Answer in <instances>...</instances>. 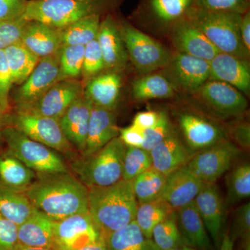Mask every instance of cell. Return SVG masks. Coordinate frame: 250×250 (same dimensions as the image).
I'll list each match as a JSON object with an SVG mask.
<instances>
[{
    "instance_id": "cell-1",
    "label": "cell",
    "mask_w": 250,
    "mask_h": 250,
    "mask_svg": "<svg viewBox=\"0 0 250 250\" xmlns=\"http://www.w3.org/2000/svg\"><path fill=\"white\" fill-rule=\"evenodd\" d=\"M88 189L71 172L36 174L35 181L22 191L32 205L58 221L88 213Z\"/></svg>"
},
{
    "instance_id": "cell-2",
    "label": "cell",
    "mask_w": 250,
    "mask_h": 250,
    "mask_svg": "<svg viewBox=\"0 0 250 250\" xmlns=\"http://www.w3.org/2000/svg\"><path fill=\"white\" fill-rule=\"evenodd\" d=\"M88 189V213L104 236L134 221L139 203L132 182L122 179L108 187Z\"/></svg>"
},
{
    "instance_id": "cell-3",
    "label": "cell",
    "mask_w": 250,
    "mask_h": 250,
    "mask_svg": "<svg viewBox=\"0 0 250 250\" xmlns=\"http://www.w3.org/2000/svg\"><path fill=\"white\" fill-rule=\"evenodd\" d=\"M242 15L208 11L195 5L188 11L186 17L205 34L219 52L249 60L250 54L243 45L240 31Z\"/></svg>"
},
{
    "instance_id": "cell-4",
    "label": "cell",
    "mask_w": 250,
    "mask_h": 250,
    "mask_svg": "<svg viewBox=\"0 0 250 250\" xmlns=\"http://www.w3.org/2000/svg\"><path fill=\"white\" fill-rule=\"evenodd\" d=\"M126 149L118 136L91 155L74 159L72 170L87 188L113 185L123 179Z\"/></svg>"
},
{
    "instance_id": "cell-5",
    "label": "cell",
    "mask_w": 250,
    "mask_h": 250,
    "mask_svg": "<svg viewBox=\"0 0 250 250\" xmlns=\"http://www.w3.org/2000/svg\"><path fill=\"white\" fill-rule=\"evenodd\" d=\"M1 139L7 145V150L36 174L70 172L57 152L30 139L14 126H4Z\"/></svg>"
},
{
    "instance_id": "cell-6",
    "label": "cell",
    "mask_w": 250,
    "mask_h": 250,
    "mask_svg": "<svg viewBox=\"0 0 250 250\" xmlns=\"http://www.w3.org/2000/svg\"><path fill=\"white\" fill-rule=\"evenodd\" d=\"M98 0H30L27 1L22 19L38 22L60 29L89 15L98 14Z\"/></svg>"
},
{
    "instance_id": "cell-7",
    "label": "cell",
    "mask_w": 250,
    "mask_h": 250,
    "mask_svg": "<svg viewBox=\"0 0 250 250\" xmlns=\"http://www.w3.org/2000/svg\"><path fill=\"white\" fill-rule=\"evenodd\" d=\"M128 57L143 74L151 73L168 65L172 54L161 42L128 22L120 26Z\"/></svg>"
},
{
    "instance_id": "cell-8",
    "label": "cell",
    "mask_w": 250,
    "mask_h": 250,
    "mask_svg": "<svg viewBox=\"0 0 250 250\" xmlns=\"http://www.w3.org/2000/svg\"><path fill=\"white\" fill-rule=\"evenodd\" d=\"M14 126L28 137L56 152L73 157L75 148L62 132L58 120L16 111L6 113L4 126Z\"/></svg>"
},
{
    "instance_id": "cell-9",
    "label": "cell",
    "mask_w": 250,
    "mask_h": 250,
    "mask_svg": "<svg viewBox=\"0 0 250 250\" xmlns=\"http://www.w3.org/2000/svg\"><path fill=\"white\" fill-rule=\"evenodd\" d=\"M241 149L231 141L220 140L192 154L188 167L205 183H215L231 167Z\"/></svg>"
},
{
    "instance_id": "cell-10",
    "label": "cell",
    "mask_w": 250,
    "mask_h": 250,
    "mask_svg": "<svg viewBox=\"0 0 250 250\" xmlns=\"http://www.w3.org/2000/svg\"><path fill=\"white\" fill-rule=\"evenodd\" d=\"M83 95L82 83L65 79L31 103L16 105V111L60 119L74 102Z\"/></svg>"
},
{
    "instance_id": "cell-11",
    "label": "cell",
    "mask_w": 250,
    "mask_h": 250,
    "mask_svg": "<svg viewBox=\"0 0 250 250\" xmlns=\"http://www.w3.org/2000/svg\"><path fill=\"white\" fill-rule=\"evenodd\" d=\"M167 77L174 88L196 94L209 80V62L180 52L172 54L166 68Z\"/></svg>"
},
{
    "instance_id": "cell-12",
    "label": "cell",
    "mask_w": 250,
    "mask_h": 250,
    "mask_svg": "<svg viewBox=\"0 0 250 250\" xmlns=\"http://www.w3.org/2000/svg\"><path fill=\"white\" fill-rule=\"evenodd\" d=\"M54 250H78L101 235L89 213L72 215L54 221Z\"/></svg>"
},
{
    "instance_id": "cell-13",
    "label": "cell",
    "mask_w": 250,
    "mask_h": 250,
    "mask_svg": "<svg viewBox=\"0 0 250 250\" xmlns=\"http://www.w3.org/2000/svg\"><path fill=\"white\" fill-rule=\"evenodd\" d=\"M195 95L215 114L223 118L241 116L248 106L246 95L219 81L208 80Z\"/></svg>"
},
{
    "instance_id": "cell-14",
    "label": "cell",
    "mask_w": 250,
    "mask_h": 250,
    "mask_svg": "<svg viewBox=\"0 0 250 250\" xmlns=\"http://www.w3.org/2000/svg\"><path fill=\"white\" fill-rule=\"evenodd\" d=\"M62 80L65 79L61 71L59 53L40 59L30 75L15 93L16 105L34 101Z\"/></svg>"
},
{
    "instance_id": "cell-15",
    "label": "cell",
    "mask_w": 250,
    "mask_h": 250,
    "mask_svg": "<svg viewBox=\"0 0 250 250\" xmlns=\"http://www.w3.org/2000/svg\"><path fill=\"white\" fill-rule=\"evenodd\" d=\"M171 42L177 52L210 62L219 51L187 17L170 25Z\"/></svg>"
},
{
    "instance_id": "cell-16",
    "label": "cell",
    "mask_w": 250,
    "mask_h": 250,
    "mask_svg": "<svg viewBox=\"0 0 250 250\" xmlns=\"http://www.w3.org/2000/svg\"><path fill=\"white\" fill-rule=\"evenodd\" d=\"M204 184L187 164L167 176L160 197L176 210L193 202Z\"/></svg>"
},
{
    "instance_id": "cell-17",
    "label": "cell",
    "mask_w": 250,
    "mask_h": 250,
    "mask_svg": "<svg viewBox=\"0 0 250 250\" xmlns=\"http://www.w3.org/2000/svg\"><path fill=\"white\" fill-rule=\"evenodd\" d=\"M209 80L234 87L246 96L250 93V65L248 59L218 52L209 62Z\"/></svg>"
},
{
    "instance_id": "cell-18",
    "label": "cell",
    "mask_w": 250,
    "mask_h": 250,
    "mask_svg": "<svg viewBox=\"0 0 250 250\" xmlns=\"http://www.w3.org/2000/svg\"><path fill=\"white\" fill-rule=\"evenodd\" d=\"M178 123L188 146L195 152L226 138V134L220 126L195 113H181Z\"/></svg>"
},
{
    "instance_id": "cell-19",
    "label": "cell",
    "mask_w": 250,
    "mask_h": 250,
    "mask_svg": "<svg viewBox=\"0 0 250 250\" xmlns=\"http://www.w3.org/2000/svg\"><path fill=\"white\" fill-rule=\"evenodd\" d=\"M97 40L103 53L105 71L121 72L127 65L129 57L120 31V26L111 16L100 22Z\"/></svg>"
},
{
    "instance_id": "cell-20",
    "label": "cell",
    "mask_w": 250,
    "mask_h": 250,
    "mask_svg": "<svg viewBox=\"0 0 250 250\" xmlns=\"http://www.w3.org/2000/svg\"><path fill=\"white\" fill-rule=\"evenodd\" d=\"M93 104L84 94L70 105L59 120L67 141L81 153L84 152Z\"/></svg>"
},
{
    "instance_id": "cell-21",
    "label": "cell",
    "mask_w": 250,
    "mask_h": 250,
    "mask_svg": "<svg viewBox=\"0 0 250 250\" xmlns=\"http://www.w3.org/2000/svg\"><path fill=\"white\" fill-rule=\"evenodd\" d=\"M207 232L215 245L221 241L223 223V203L215 183H205L194 200Z\"/></svg>"
},
{
    "instance_id": "cell-22",
    "label": "cell",
    "mask_w": 250,
    "mask_h": 250,
    "mask_svg": "<svg viewBox=\"0 0 250 250\" xmlns=\"http://www.w3.org/2000/svg\"><path fill=\"white\" fill-rule=\"evenodd\" d=\"M119 133L114 112L93 104L84 152L81 156L85 157L98 152L112 140L119 136Z\"/></svg>"
},
{
    "instance_id": "cell-23",
    "label": "cell",
    "mask_w": 250,
    "mask_h": 250,
    "mask_svg": "<svg viewBox=\"0 0 250 250\" xmlns=\"http://www.w3.org/2000/svg\"><path fill=\"white\" fill-rule=\"evenodd\" d=\"M149 152L152 167L166 176L187 165L193 154L174 129Z\"/></svg>"
},
{
    "instance_id": "cell-24",
    "label": "cell",
    "mask_w": 250,
    "mask_h": 250,
    "mask_svg": "<svg viewBox=\"0 0 250 250\" xmlns=\"http://www.w3.org/2000/svg\"><path fill=\"white\" fill-rule=\"evenodd\" d=\"M176 222L184 245L200 250H210L209 236L194 201L175 210Z\"/></svg>"
},
{
    "instance_id": "cell-25",
    "label": "cell",
    "mask_w": 250,
    "mask_h": 250,
    "mask_svg": "<svg viewBox=\"0 0 250 250\" xmlns=\"http://www.w3.org/2000/svg\"><path fill=\"white\" fill-rule=\"evenodd\" d=\"M122 83L119 72H103L88 81L83 94L94 106L114 111L119 101Z\"/></svg>"
},
{
    "instance_id": "cell-26",
    "label": "cell",
    "mask_w": 250,
    "mask_h": 250,
    "mask_svg": "<svg viewBox=\"0 0 250 250\" xmlns=\"http://www.w3.org/2000/svg\"><path fill=\"white\" fill-rule=\"evenodd\" d=\"M21 42L39 59L58 54L62 46L58 29L38 22H27Z\"/></svg>"
},
{
    "instance_id": "cell-27",
    "label": "cell",
    "mask_w": 250,
    "mask_h": 250,
    "mask_svg": "<svg viewBox=\"0 0 250 250\" xmlns=\"http://www.w3.org/2000/svg\"><path fill=\"white\" fill-rule=\"evenodd\" d=\"M18 239L22 246L54 250L53 220L41 210H36L18 226Z\"/></svg>"
},
{
    "instance_id": "cell-28",
    "label": "cell",
    "mask_w": 250,
    "mask_h": 250,
    "mask_svg": "<svg viewBox=\"0 0 250 250\" xmlns=\"http://www.w3.org/2000/svg\"><path fill=\"white\" fill-rule=\"evenodd\" d=\"M36 174L6 149L0 153V184L24 191L35 181Z\"/></svg>"
},
{
    "instance_id": "cell-29",
    "label": "cell",
    "mask_w": 250,
    "mask_h": 250,
    "mask_svg": "<svg viewBox=\"0 0 250 250\" xmlns=\"http://www.w3.org/2000/svg\"><path fill=\"white\" fill-rule=\"evenodd\" d=\"M37 210L24 192L0 184V215L1 216L19 226Z\"/></svg>"
},
{
    "instance_id": "cell-30",
    "label": "cell",
    "mask_w": 250,
    "mask_h": 250,
    "mask_svg": "<svg viewBox=\"0 0 250 250\" xmlns=\"http://www.w3.org/2000/svg\"><path fill=\"white\" fill-rule=\"evenodd\" d=\"M106 238L108 250H160L152 238L143 234L135 220Z\"/></svg>"
},
{
    "instance_id": "cell-31",
    "label": "cell",
    "mask_w": 250,
    "mask_h": 250,
    "mask_svg": "<svg viewBox=\"0 0 250 250\" xmlns=\"http://www.w3.org/2000/svg\"><path fill=\"white\" fill-rule=\"evenodd\" d=\"M13 83L21 85L30 75L40 59L30 52L21 41L4 49Z\"/></svg>"
},
{
    "instance_id": "cell-32",
    "label": "cell",
    "mask_w": 250,
    "mask_h": 250,
    "mask_svg": "<svg viewBox=\"0 0 250 250\" xmlns=\"http://www.w3.org/2000/svg\"><path fill=\"white\" fill-rule=\"evenodd\" d=\"M174 86L170 80L160 74H148L132 83V94L138 101L173 97Z\"/></svg>"
},
{
    "instance_id": "cell-33",
    "label": "cell",
    "mask_w": 250,
    "mask_h": 250,
    "mask_svg": "<svg viewBox=\"0 0 250 250\" xmlns=\"http://www.w3.org/2000/svg\"><path fill=\"white\" fill-rule=\"evenodd\" d=\"M98 14L81 18L68 27L59 30L62 45H83L98 37L100 25Z\"/></svg>"
},
{
    "instance_id": "cell-34",
    "label": "cell",
    "mask_w": 250,
    "mask_h": 250,
    "mask_svg": "<svg viewBox=\"0 0 250 250\" xmlns=\"http://www.w3.org/2000/svg\"><path fill=\"white\" fill-rule=\"evenodd\" d=\"M175 211L162 198L139 204L136 210L135 222L143 234L152 238L153 229L161 221Z\"/></svg>"
},
{
    "instance_id": "cell-35",
    "label": "cell",
    "mask_w": 250,
    "mask_h": 250,
    "mask_svg": "<svg viewBox=\"0 0 250 250\" xmlns=\"http://www.w3.org/2000/svg\"><path fill=\"white\" fill-rule=\"evenodd\" d=\"M167 176L152 167L132 181L133 189L138 203L156 200L161 197Z\"/></svg>"
},
{
    "instance_id": "cell-36",
    "label": "cell",
    "mask_w": 250,
    "mask_h": 250,
    "mask_svg": "<svg viewBox=\"0 0 250 250\" xmlns=\"http://www.w3.org/2000/svg\"><path fill=\"white\" fill-rule=\"evenodd\" d=\"M227 202L234 205L250 196V163L235 167L226 177Z\"/></svg>"
},
{
    "instance_id": "cell-37",
    "label": "cell",
    "mask_w": 250,
    "mask_h": 250,
    "mask_svg": "<svg viewBox=\"0 0 250 250\" xmlns=\"http://www.w3.org/2000/svg\"><path fill=\"white\" fill-rule=\"evenodd\" d=\"M195 0H149L151 14L157 21L172 24L187 16Z\"/></svg>"
},
{
    "instance_id": "cell-38",
    "label": "cell",
    "mask_w": 250,
    "mask_h": 250,
    "mask_svg": "<svg viewBox=\"0 0 250 250\" xmlns=\"http://www.w3.org/2000/svg\"><path fill=\"white\" fill-rule=\"evenodd\" d=\"M152 239L160 250L184 246L176 222L175 211L156 225L153 229Z\"/></svg>"
},
{
    "instance_id": "cell-39",
    "label": "cell",
    "mask_w": 250,
    "mask_h": 250,
    "mask_svg": "<svg viewBox=\"0 0 250 250\" xmlns=\"http://www.w3.org/2000/svg\"><path fill=\"white\" fill-rule=\"evenodd\" d=\"M152 167L150 152L143 148L126 147L123 161V179L132 182Z\"/></svg>"
},
{
    "instance_id": "cell-40",
    "label": "cell",
    "mask_w": 250,
    "mask_h": 250,
    "mask_svg": "<svg viewBox=\"0 0 250 250\" xmlns=\"http://www.w3.org/2000/svg\"><path fill=\"white\" fill-rule=\"evenodd\" d=\"M85 46L62 45L59 52L61 71L64 79L75 80L83 69Z\"/></svg>"
},
{
    "instance_id": "cell-41",
    "label": "cell",
    "mask_w": 250,
    "mask_h": 250,
    "mask_svg": "<svg viewBox=\"0 0 250 250\" xmlns=\"http://www.w3.org/2000/svg\"><path fill=\"white\" fill-rule=\"evenodd\" d=\"M234 241L241 240L238 250H250V204L241 206L234 212L233 232L230 233Z\"/></svg>"
},
{
    "instance_id": "cell-42",
    "label": "cell",
    "mask_w": 250,
    "mask_h": 250,
    "mask_svg": "<svg viewBox=\"0 0 250 250\" xmlns=\"http://www.w3.org/2000/svg\"><path fill=\"white\" fill-rule=\"evenodd\" d=\"M105 71L104 62L98 40L90 41L85 45L84 58L82 75L89 80Z\"/></svg>"
},
{
    "instance_id": "cell-43",
    "label": "cell",
    "mask_w": 250,
    "mask_h": 250,
    "mask_svg": "<svg viewBox=\"0 0 250 250\" xmlns=\"http://www.w3.org/2000/svg\"><path fill=\"white\" fill-rule=\"evenodd\" d=\"M168 116L164 112H160V118L152 127L145 130V141L143 149L150 152L153 148L166 139L174 130Z\"/></svg>"
},
{
    "instance_id": "cell-44",
    "label": "cell",
    "mask_w": 250,
    "mask_h": 250,
    "mask_svg": "<svg viewBox=\"0 0 250 250\" xmlns=\"http://www.w3.org/2000/svg\"><path fill=\"white\" fill-rule=\"evenodd\" d=\"M250 0H195L200 9L243 14L249 11Z\"/></svg>"
},
{
    "instance_id": "cell-45",
    "label": "cell",
    "mask_w": 250,
    "mask_h": 250,
    "mask_svg": "<svg viewBox=\"0 0 250 250\" xmlns=\"http://www.w3.org/2000/svg\"><path fill=\"white\" fill-rule=\"evenodd\" d=\"M27 21L21 19L10 22H0V50L21 41L23 29Z\"/></svg>"
},
{
    "instance_id": "cell-46",
    "label": "cell",
    "mask_w": 250,
    "mask_h": 250,
    "mask_svg": "<svg viewBox=\"0 0 250 250\" xmlns=\"http://www.w3.org/2000/svg\"><path fill=\"white\" fill-rule=\"evenodd\" d=\"M13 84L12 77L4 51L0 50V105L6 113L9 111V93Z\"/></svg>"
},
{
    "instance_id": "cell-47",
    "label": "cell",
    "mask_w": 250,
    "mask_h": 250,
    "mask_svg": "<svg viewBox=\"0 0 250 250\" xmlns=\"http://www.w3.org/2000/svg\"><path fill=\"white\" fill-rule=\"evenodd\" d=\"M18 225L0 215V250H16Z\"/></svg>"
},
{
    "instance_id": "cell-48",
    "label": "cell",
    "mask_w": 250,
    "mask_h": 250,
    "mask_svg": "<svg viewBox=\"0 0 250 250\" xmlns=\"http://www.w3.org/2000/svg\"><path fill=\"white\" fill-rule=\"evenodd\" d=\"M27 0H0V22L22 19Z\"/></svg>"
},
{
    "instance_id": "cell-49",
    "label": "cell",
    "mask_w": 250,
    "mask_h": 250,
    "mask_svg": "<svg viewBox=\"0 0 250 250\" xmlns=\"http://www.w3.org/2000/svg\"><path fill=\"white\" fill-rule=\"evenodd\" d=\"M119 137L126 147L142 148L145 141L144 131L131 125L120 129Z\"/></svg>"
},
{
    "instance_id": "cell-50",
    "label": "cell",
    "mask_w": 250,
    "mask_h": 250,
    "mask_svg": "<svg viewBox=\"0 0 250 250\" xmlns=\"http://www.w3.org/2000/svg\"><path fill=\"white\" fill-rule=\"evenodd\" d=\"M231 137L237 147L248 150L250 147V126L247 122H241L233 126Z\"/></svg>"
},
{
    "instance_id": "cell-51",
    "label": "cell",
    "mask_w": 250,
    "mask_h": 250,
    "mask_svg": "<svg viewBox=\"0 0 250 250\" xmlns=\"http://www.w3.org/2000/svg\"><path fill=\"white\" fill-rule=\"evenodd\" d=\"M159 118H160V112L153 111L140 112L135 116L131 125L145 131L155 125L159 121Z\"/></svg>"
},
{
    "instance_id": "cell-52",
    "label": "cell",
    "mask_w": 250,
    "mask_h": 250,
    "mask_svg": "<svg viewBox=\"0 0 250 250\" xmlns=\"http://www.w3.org/2000/svg\"><path fill=\"white\" fill-rule=\"evenodd\" d=\"M240 31L243 45L250 54V12L247 11L242 15Z\"/></svg>"
},
{
    "instance_id": "cell-53",
    "label": "cell",
    "mask_w": 250,
    "mask_h": 250,
    "mask_svg": "<svg viewBox=\"0 0 250 250\" xmlns=\"http://www.w3.org/2000/svg\"><path fill=\"white\" fill-rule=\"evenodd\" d=\"M78 250H108L106 236L100 235L96 241L87 245Z\"/></svg>"
},
{
    "instance_id": "cell-54",
    "label": "cell",
    "mask_w": 250,
    "mask_h": 250,
    "mask_svg": "<svg viewBox=\"0 0 250 250\" xmlns=\"http://www.w3.org/2000/svg\"><path fill=\"white\" fill-rule=\"evenodd\" d=\"M220 246V250H234V241L228 231L222 236Z\"/></svg>"
},
{
    "instance_id": "cell-55",
    "label": "cell",
    "mask_w": 250,
    "mask_h": 250,
    "mask_svg": "<svg viewBox=\"0 0 250 250\" xmlns=\"http://www.w3.org/2000/svg\"><path fill=\"white\" fill-rule=\"evenodd\" d=\"M6 114V112L3 110L0 105V140L1 139V132H2V129L4 126V117Z\"/></svg>"
},
{
    "instance_id": "cell-56",
    "label": "cell",
    "mask_w": 250,
    "mask_h": 250,
    "mask_svg": "<svg viewBox=\"0 0 250 250\" xmlns=\"http://www.w3.org/2000/svg\"><path fill=\"white\" fill-rule=\"evenodd\" d=\"M16 250H54L49 249V248H35V247H29L22 246V245L18 244Z\"/></svg>"
},
{
    "instance_id": "cell-57",
    "label": "cell",
    "mask_w": 250,
    "mask_h": 250,
    "mask_svg": "<svg viewBox=\"0 0 250 250\" xmlns=\"http://www.w3.org/2000/svg\"><path fill=\"white\" fill-rule=\"evenodd\" d=\"M200 250L195 249V248H190V247H188V246H183L179 247V248H174V249H172V250Z\"/></svg>"
},
{
    "instance_id": "cell-58",
    "label": "cell",
    "mask_w": 250,
    "mask_h": 250,
    "mask_svg": "<svg viewBox=\"0 0 250 250\" xmlns=\"http://www.w3.org/2000/svg\"><path fill=\"white\" fill-rule=\"evenodd\" d=\"M82 1H94V0H82Z\"/></svg>"
}]
</instances>
